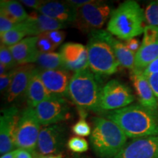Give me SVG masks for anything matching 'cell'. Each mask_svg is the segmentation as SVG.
Wrapping results in <instances>:
<instances>
[{
    "mask_svg": "<svg viewBox=\"0 0 158 158\" xmlns=\"http://www.w3.org/2000/svg\"><path fill=\"white\" fill-rule=\"evenodd\" d=\"M158 42V27L147 25L144 28L142 45L152 44Z\"/></svg>",
    "mask_w": 158,
    "mask_h": 158,
    "instance_id": "29",
    "label": "cell"
},
{
    "mask_svg": "<svg viewBox=\"0 0 158 158\" xmlns=\"http://www.w3.org/2000/svg\"><path fill=\"white\" fill-rule=\"evenodd\" d=\"M72 158H89V157H86V156H84V155H77V156H74V157H73Z\"/></svg>",
    "mask_w": 158,
    "mask_h": 158,
    "instance_id": "44",
    "label": "cell"
},
{
    "mask_svg": "<svg viewBox=\"0 0 158 158\" xmlns=\"http://www.w3.org/2000/svg\"><path fill=\"white\" fill-rule=\"evenodd\" d=\"M37 42V48L40 53H49L54 52L57 47L53 43L48 37L46 36L45 33L39 35Z\"/></svg>",
    "mask_w": 158,
    "mask_h": 158,
    "instance_id": "30",
    "label": "cell"
},
{
    "mask_svg": "<svg viewBox=\"0 0 158 158\" xmlns=\"http://www.w3.org/2000/svg\"><path fill=\"white\" fill-rule=\"evenodd\" d=\"M43 2V1H40V0H21V3L27 6L29 8H33L36 10Z\"/></svg>",
    "mask_w": 158,
    "mask_h": 158,
    "instance_id": "38",
    "label": "cell"
},
{
    "mask_svg": "<svg viewBox=\"0 0 158 158\" xmlns=\"http://www.w3.org/2000/svg\"><path fill=\"white\" fill-rule=\"evenodd\" d=\"M39 13L62 23H74L76 20L77 10L70 4L58 1H43L37 10Z\"/></svg>",
    "mask_w": 158,
    "mask_h": 158,
    "instance_id": "17",
    "label": "cell"
},
{
    "mask_svg": "<svg viewBox=\"0 0 158 158\" xmlns=\"http://www.w3.org/2000/svg\"><path fill=\"white\" fill-rule=\"evenodd\" d=\"M72 131L80 137H86L92 133V129L85 118H80L78 122L73 126Z\"/></svg>",
    "mask_w": 158,
    "mask_h": 158,
    "instance_id": "31",
    "label": "cell"
},
{
    "mask_svg": "<svg viewBox=\"0 0 158 158\" xmlns=\"http://www.w3.org/2000/svg\"><path fill=\"white\" fill-rule=\"evenodd\" d=\"M144 13L147 24L158 27V0L151 2L146 7Z\"/></svg>",
    "mask_w": 158,
    "mask_h": 158,
    "instance_id": "27",
    "label": "cell"
},
{
    "mask_svg": "<svg viewBox=\"0 0 158 158\" xmlns=\"http://www.w3.org/2000/svg\"><path fill=\"white\" fill-rule=\"evenodd\" d=\"M38 37H27L19 43L9 47L15 62L19 65L35 63L39 51L37 48Z\"/></svg>",
    "mask_w": 158,
    "mask_h": 158,
    "instance_id": "19",
    "label": "cell"
},
{
    "mask_svg": "<svg viewBox=\"0 0 158 158\" xmlns=\"http://www.w3.org/2000/svg\"><path fill=\"white\" fill-rule=\"evenodd\" d=\"M36 69L32 64L17 67L16 73L12 84L6 92V99L8 102H13L20 95L26 93L33 72Z\"/></svg>",
    "mask_w": 158,
    "mask_h": 158,
    "instance_id": "18",
    "label": "cell"
},
{
    "mask_svg": "<svg viewBox=\"0 0 158 158\" xmlns=\"http://www.w3.org/2000/svg\"><path fill=\"white\" fill-rule=\"evenodd\" d=\"M104 117L118 124L127 138H138L158 135L157 112L141 104L130 105L104 114Z\"/></svg>",
    "mask_w": 158,
    "mask_h": 158,
    "instance_id": "1",
    "label": "cell"
},
{
    "mask_svg": "<svg viewBox=\"0 0 158 158\" xmlns=\"http://www.w3.org/2000/svg\"><path fill=\"white\" fill-rule=\"evenodd\" d=\"M8 71L9 70L7 68V67H6L5 65L0 63V76H2V75L5 74L6 73H7Z\"/></svg>",
    "mask_w": 158,
    "mask_h": 158,
    "instance_id": "43",
    "label": "cell"
},
{
    "mask_svg": "<svg viewBox=\"0 0 158 158\" xmlns=\"http://www.w3.org/2000/svg\"><path fill=\"white\" fill-rule=\"evenodd\" d=\"M1 158H15V150L2 155Z\"/></svg>",
    "mask_w": 158,
    "mask_h": 158,
    "instance_id": "41",
    "label": "cell"
},
{
    "mask_svg": "<svg viewBox=\"0 0 158 158\" xmlns=\"http://www.w3.org/2000/svg\"><path fill=\"white\" fill-rule=\"evenodd\" d=\"M59 54L65 70L78 72L89 68V56L86 46L77 43H67L62 45Z\"/></svg>",
    "mask_w": 158,
    "mask_h": 158,
    "instance_id": "13",
    "label": "cell"
},
{
    "mask_svg": "<svg viewBox=\"0 0 158 158\" xmlns=\"http://www.w3.org/2000/svg\"><path fill=\"white\" fill-rule=\"evenodd\" d=\"M89 69L99 76H110L117 72L119 62L111 45L99 30L91 32L86 45Z\"/></svg>",
    "mask_w": 158,
    "mask_h": 158,
    "instance_id": "5",
    "label": "cell"
},
{
    "mask_svg": "<svg viewBox=\"0 0 158 158\" xmlns=\"http://www.w3.org/2000/svg\"><path fill=\"white\" fill-rule=\"evenodd\" d=\"M114 158H158V135L134 138Z\"/></svg>",
    "mask_w": 158,
    "mask_h": 158,
    "instance_id": "12",
    "label": "cell"
},
{
    "mask_svg": "<svg viewBox=\"0 0 158 158\" xmlns=\"http://www.w3.org/2000/svg\"><path fill=\"white\" fill-rule=\"evenodd\" d=\"M158 73V58L155 59L153 62H152L145 70H143V74L148 77L150 75Z\"/></svg>",
    "mask_w": 158,
    "mask_h": 158,
    "instance_id": "37",
    "label": "cell"
},
{
    "mask_svg": "<svg viewBox=\"0 0 158 158\" xmlns=\"http://www.w3.org/2000/svg\"><path fill=\"white\" fill-rule=\"evenodd\" d=\"M0 116V154L14 151L15 132L20 116L15 107L4 109Z\"/></svg>",
    "mask_w": 158,
    "mask_h": 158,
    "instance_id": "11",
    "label": "cell"
},
{
    "mask_svg": "<svg viewBox=\"0 0 158 158\" xmlns=\"http://www.w3.org/2000/svg\"><path fill=\"white\" fill-rule=\"evenodd\" d=\"M28 107L35 108L37 105L45 100L53 96L45 86L39 74V69L36 68L33 72L26 92Z\"/></svg>",
    "mask_w": 158,
    "mask_h": 158,
    "instance_id": "21",
    "label": "cell"
},
{
    "mask_svg": "<svg viewBox=\"0 0 158 158\" xmlns=\"http://www.w3.org/2000/svg\"><path fill=\"white\" fill-rule=\"evenodd\" d=\"M35 110L41 125L48 126L66 119L70 106L63 97L53 95L37 105Z\"/></svg>",
    "mask_w": 158,
    "mask_h": 158,
    "instance_id": "9",
    "label": "cell"
},
{
    "mask_svg": "<svg viewBox=\"0 0 158 158\" xmlns=\"http://www.w3.org/2000/svg\"><path fill=\"white\" fill-rule=\"evenodd\" d=\"M46 36L56 46L62 44L65 38V32L62 30H54L45 33Z\"/></svg>",
    "mask_w": 158,
    "mask_h": 158,
    "instance_id": "34",
    "label": "cell"
},
{
    "mask_svg": "<svg viewBox=\"0 0 158 158\" xmlns=\"http://www.w3.org/2000/svg\"><path fill=\"white\" fill-rule=\"evenodd\" d=\"M145 22V13L139 4L127 0L112 10L106 30L127 41L143 33Z\"/></svg>",
    "mask_w": 158,
    "mask_h": 158,
    "instance_id": "2",
    "label": "cell"
},
{
    "mask_svg": "<svg viewBox=\"0 0 158 158\" xmlns=\"http://www.w3.org/2000/svg\"><path fill=\"white\" fill-rule=\"evenodd\" d=\"M37 158H62V156L59 155H40Z\"/></svg>",
    "mask_w": 158,
    "mask_h": 158,
    "instance_id": "42",
    "label": "cell"
},
{
    "mask_svg": "<svg viewBox=\"0 0 158 158\" xmlns=\"http://www.w3.org/2000/svg\"><path fill=\"white\" fill-rule=\"evenodd\" d=\"M69 149L75 153H84L89 149L88 142L80 136L71 137L68 141Z\"/></svg>",
    "mask_w": 158,
    "mask_h": 158,
    "instance_id": "28",
    "label": "cell"
},
{
    "mask_svg": "<svg viewBox=\"0 0 158 158\" xmlns=\"http://www.w3.org/2000/svg\"><path fill=\"white\" fill-rule=\"evenodd\" d=\"M20 23L12 21L11 19L5 16L2 14H0V35L5 34L7 31L15 28Z\"/></svg>",
    "mask_w": 158,
    "mask_h": 158,
    "instance_id": "33",
    "label": "cell"
},
{
    "mask_svg": "<svg viewBox=\"0 0 158 158\" xmlns=\"http://www.w3.org/2000/svg\"><path fill=\"white\" fill-rule=\"evenodd\" d=\"M40 126L35 108L28 107L20 115L15 132V147L33 152L37 149Z\"/></svg>",
    "mask_w": 158,
    "mask_h": 158,
    "instance_id": "7",
    "label": "cell"
},
{
    "mask_svg": "<svg viewBox=\"0 0 158 158\" xmlns=\"http://www.w3.org/2000/svg\"><path fill=\"white\" fill-rule=\"evenodd\" d=\"M16 68L9 70L5 74L0 76V91L1 92H7L8 89L12 84L13 78H14L15 73H16Z\"/></svg>",
    "mask_w": 158,
    "mask_h": 158,
    "instance_id": "32",
    "label": "cell"
},
{
    "mask_svg": "<svg viewBox=\"0 0 158 158\" xmlns=\"http://www.w3.org/2000/svg\"><path fill=\"white\" fill-rule=\"evenodd\" d=\"M130 78L133 83L140 104L152 111L157 112V100L149 84V79L143 74V71L131 70Z\"/></svg>",
    "mask_w": 158,
    "mask_h": 158,
    "instance_id": "16",
    "label": "cell"
},
{
    "mask_svg": "<svg viewBox=\"0 0 158 158\" xmlns=\"http://www.w3.org/2000/svg\"><path fill=\"white\" fill-rule=\"evenodd\" d=\"M0 14H2L12 21L22 23L29 18L22 4L15 0H2L0 2Z\"/></svg>",
    "mask_w": 158,
    "mask_h": 158,
    "instance_id": "23",
    "label": "cell"
},
{
    "mask_svg": "<svg viewBox=\"0 0 158 158\" xmlns=\"http://www.w3.org/2000/svg\"><path fill=\"white\" fill-rule=\"evenodd\" d=\"M94 1V0H68V1H67V2L76 8H78V7H82V6L92 2Z\"/></svg>",
    "mask_w": 158,
    "mask_h": 158,
    "instance_id": "39",
    "label": "cell"
},
{
    "mask_svg": "<svg viewBox=\"0 0 158 158\" xmlns=\"http://www.w3.org/2000/svg\"><path fill=\"white\" fill-rule=\"evenodd\" d=\"M147 78L149 79V84L152 88V90L158 102V73L150 75Z\"/></svg>",
    "mask_w": 158,
    "mask_h": 158,
    "instance_id": "35",
    "label": "cell"
},
{
    "mask_svg": "<svg viewBox=\"0 0 158 158\" xmlns=\"http://www.w3.org/2000/svg\"><path fill=\"white\" fill-rule=\"evenodd\" d=\"M74 26L84 33L100 30L111 14V7L102 1H96L78 7Z\"/></svg>",
    "mask_w": 158,
    "mask_h": 158,
    "instance_id": "6",
    "label": "cell"
},
{
    "mask_svg": "<svg viewBox=\"0 0 158 158\" xmlns=\"http://www.w3.org/2000/svg\"><path fill=\"white\" fill-rule=\"evenodd\" d=\"M101 89L94 73L87 68L73 74L69 85L68 96L78 108L100 112Z\"/></svg>",
    "mask_w": 158,
    "mask_h": 158,
    "instance_id": "4",
    "label": "cell"
},
{
    "mask_svg": "<svg viewBox=\"0 0 158 158\" xmlns=\"http://www.w3.org/2000/svg\"><path fill=\"white\" fill-rule=\"evenodd\" d=\"M0 63L5 65L9 70L15 69L19 65L13 58L9 47L2 43L0 45Z\"/></svg>",
    "mask_w": 158,
    "mask_h": 158,
    "instance_id": "26",
    "label": "cell"
},
{
    "mask_svg": "<svg viewBox=\"0 0 158 158\" xmlns=\"http://www.w3.org/2000/svg\"><path fill=\"white\" fill-rule=\"evenodd\" d=\"M125 45L127 47V48L135 54H136V53L138 52L140 47H141L140 46V41L136 38H132L130 40H128L126 41Z\"/></svg>",
    "mask_w": 158,
    "mask_h": 158,
    "instance_id": "36",
    "label": "cell"
},
{
    "mask_svg": "<svg viewBox=\"0 0 158 158\" xmlns=\"http://www.w3.org/2000/svg\"><path fill=\"white\" fill-rule=\"evenodd\" d=\"M25 36H27V33L23 29L22 23H20L15 28L0 35L1 43L7 45V47L13 46L24 39L23 37Z\"/></svg>",
    "mask_w": 158,
    "mask_h": 158,
    "instance_id": "25",
    "label": "cell"
},
{
    "mask_svg": "<svg viewBox=\"0 0 158 158\" xmlns=\"http://www.w3.org/2000/svg\"><path fill=\"white\" fill-rule=\"evenodd\" d=\"M99 31L102 37L111 45L120 65L133 70L135 68V54L130 51L124 43L115 38L114 35L108 32L107 30L100 29Z\"/></svg>",
    "mask_w": 158,
    "mask_h": 158,
    "instance_id": "20",
    "label": "cell"
},
{
    "mask_svg": "<svg viewBox=\"0 0 158 158\" xmlns=\"http://www.w3.org/2000/svg\"><path fill=\"white\" fill-rule=\"evenodd\" d=\"M67 141L66 128L60 124L41 128L37 149L40 155H59Z\"/></svg>",
    "mask_w": 158,
    "mask_h": 158,
    "instance_id": "10",
    "label": "cell"
},
{
    "mask_svg": "<svg viewBox=\"0 0 158 158\" xmlns=\"http://www.w3.org/2000/svg\"><path fill=\"white\" fill-rule=\"evenodd\" d=\"M22 26L29 37H37L54 30H60L68 26V23L60 22L41 13H33L23 21Z\"/></svg>",
    "mask_w": 158,
    "mask_h": 158,
    "instance_id": "15",
    "label": "cell"
},
{
    "mask_svg": "<svg viewBox=\"0 0 158 158\" xmlns=\"http://www.w3.org/2000/svg\"><path fill=\"white\" fill-rule=\"evenodd\" d=\"M41 80L51 94L59 97L68 95L69 85L73 75L65 69L41 70L39 69Z\"/></svg>",
    "mask_w": 158,
    "mask_h": 158,
    "instance_id": "14",
    "label": "cell"
},
{
    "mask_svg": "<svg viewBox=\"0 0 158 158\" xmlns=\"http://www.w3.org/2000/svg\"><path fill=\"white\" fill-rule=\"evenodd\" d=\"M15 158H33L29 151L22 149L15 150Z\"/></svg>",
    "mask_w": 158,
    "mask_h": 158,
    "instance_id": "40",
    "label": "cell"
},
{
    "mask_svg": "<svg viewBox=\"0 0 158 158\" xmlns=\"http://www.w3.org/2000/svg\"><path fill=\"white\" fill-rule=\"evenodd\" d=\"M158 58V42L141 45L135 54V68L133 70L143 71Z\"/></svg>",
    "mask_w": 158,
    "mask_h": 158,
    "instance_id": "22",
    "label": "cell"
},
{
    "mask_svg": "<svg viewBox=\"0 0 158 158\" xmlns=\"http://www.w3.org/2000/svg\"><path fill=\"white\" fill-rule=\"evenodd\" d=\"M127 136L121 127L105 117L93 118L90 135L92 150L99 158H114L127 144Z\"/></svg>",
    "mask_w": 158,
    "mask_h": 158,
    "instance_id": "3",
    "label": "cell"
},
{
    "mask_svg": "<svg viewBox=\"0 0 158 158\" xmlns=\"http://www.w3.org/2000/svg\"><path fill=\"white\" fill-rule=\"evenodd\" d=\"M134 100L135 97L127 86L118 80H110L100 92V112L121 109L130 106Z\"/></svg>",
    "mask_w": 158,
    "mask_h": 158,
    "instance_id": "8",
    "label": "cell"
},
{
    "mask_svg": "<svg viewBox=\"0 0 158 158\" xmlns=\"http://www.w3.org/2000/svg\"><path fill=\"white\" fill-rule=\"evenodd\" d=\"M35 63L39 67L38 69L41 70L64 69L61 55L56 52H39Z\"/></svg>",
    "mask_w": 158,
    "mask_h": 158,
    "instance_id": "24",
    "label": "cell"
}]
</instances>
